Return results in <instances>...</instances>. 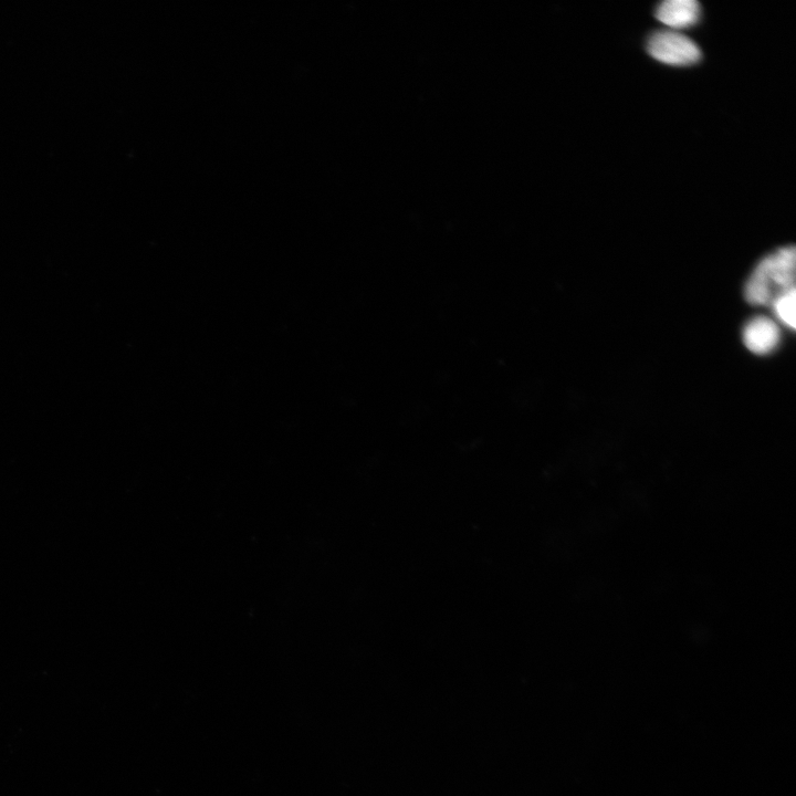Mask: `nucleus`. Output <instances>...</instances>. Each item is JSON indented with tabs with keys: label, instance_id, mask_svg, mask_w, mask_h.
<instances>
[{
	"label": "nucleus",
	"instance_id": "39448f33",
	"mask_svg": "<svg viewBox=\"0 0 796 796\" xmlns=\"http://www.w3.org/2000/svg\"><path fill=\"white\" fill-rule=\"evenodd\" d=\"M795 287H792L772 303L777 318L790 329L795 328Z\"/></svg>",
	"mask_w": 796,
	"mask_h": 796
},
{
	"label": "nucleus",
	"instance_id": "7ed1b4c3",
	"mask_svg": "<svg viewBox=\"0 0 796 796\" xmlns=\"http://www.w3.org/2000/svg\"><path fill=\"white\" fill-rule=\"evenodd\" d=\"M701 6L695 0H666L656 9V18L672 29H684L696 24Z\"/></svg>",
	"mask_w": 796,
	"mask_h": 796
},
{
	"label": "nucleus",
	"instance_id": "20e7f679",
	"mask_svg": "<svg viewBox=\"0 0 796 796\" xmlns=\"http://www.w3.org/2000/svg\"><path fill=\"white\" fill-rule=\"evenodd\" d=\"M745 346L755 354L771 353L779 342V329L769 318L758 316L751 320L743 329Z\"/></svg>",
	"mask_w": 796,
	"mask_h": 796
},
{
	"label": "nucleus",
	"instance_id": "f257e3e1",
	"mask_svg": "<svg viewBox=\"0 0 796 796\" xmlns=\"http://www.w3.org/2000/svg\"><path fill=\"white\" fill-rule=\"evenodd\" d=\"M795 248H782L765 256L756 265L745 285L751 304L766 305L794 286Z\"/></svg>",
	"mask_w": 796,
	"mask_h": 796
},
{
	"label": "nucleus",
	"instance_id": "f03ea898",
	"mask_svg": "<svg viewBox=\"0 0 796 796\" xmlns=\"http://www.w3.org/2000/svg\"><path fill=\"white\" fill-rule=\"evenodd\" d=\"M647 51L657 61L673 66L692 65L701 59L696 43L675 30L653 32L647 40Z\"/></svg>",
	"mask_w": 796,
	"mask_h": 796
}]
</instances>
